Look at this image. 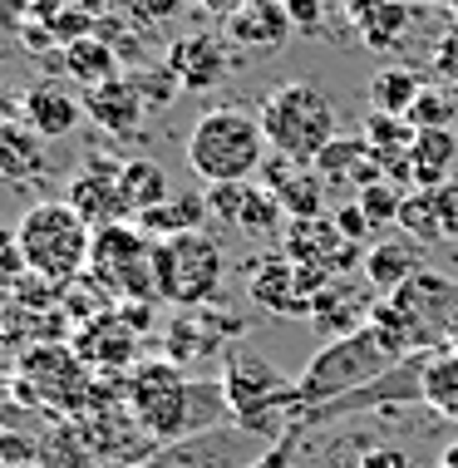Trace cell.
I'll list each match as a JSON object with an SVG mask.
<instances>
[{"mask_svg":"<svg viewBox=\"0 0 458 468\" xmlns=\"http://www.w3.org/2000/svg\"><path fill=\"white\" fill-rule=\"evenodd\" d=\"M257 183L266 187V193H276L286 218H321L325 212V183H321V173H315L311 163H291L282 154H266Z\"/></svg>","mask_w":458,"mask_h":468,"instance_id":"cell-18","label":"cell"},{"mask_svg":"<svg viewBox=\"0 0 458 468\" xmlns=\"http://www.w3.org/2000/svg\"><path fill=\"white\" fill-rule=\"evenodd\" d=\"M453 119H458V90H449V84H424V94L414 99L410 113H404V123H410L414 133L453 129Z\"/></svg>","mask_w":458,"mask_h":468,"instance_id":"cell-35","label":"cell"},{"mask_svg":"<svg viewBox=\"0 0 458 468\" xmlns=\"http://www.w3.org/2000/svg\"><path fill=\"white\" fill-rule=\"evenodd\" d=\"M424 404L443 420H458V350H434L424 360Z\"/></svg>","mask_w":458,"mask_h":468,"instance_id":"cell-30","label":"cell"},{"mask_svg":"<svg viewBox=\"0 0 458 468\" xmlns=\"http://www.w3.org/2000/svg\"><path fill=\"white\" fill-rule=\"evenodd\" d=\"M227 65H232V55H227V45L212 40V35H183V40H173L168 55H163V69L177 80L183 94L218 90L227 80Z\"/></svg>","mask_w":458,"mask_h":468,"instance_id":"cell-17","label":"cell"},{"mask_svg":"<svg viewBox=\"0 0 458 468\" xmlns=\"http://www.w3.org/2000/svg\"><path fill=\"white\" fill-rule=\"evenodd\" d=\"M449 346H453V350H458V325H453V340H449Z\"/></svg>","mask_w":458,"mask_h":468,"instance_id":"cell-49","label":"cell"},{"mask_svg":"<svg viewBox=\"0 0 458 468\" xmlns=\"http://www.w3.org/2000/svg\"><path fill=\"white\" fill-rule=\"evenodd\" d=\"M424 74L410 69V65H385L370 80V109L375 113H389V119H404L414 109V99L424 94Z\"/></svg>","mask_w":458,"mask_h":468,"instance_id":"cell-28","label":"cell"},{"mask_svg":"<svg viewBox=\"0 0 458 468\" xmlns=\"http://www.w3.org/2000/svg\"><path fill=\"white\" fill-rule=\"evenodd\" d=\"M0 5H5V0H0Z\"/></svg>","mask_w":458,"mask_h":468,"instance_id":"cell-51","label":"cell"},{"mask_svg":"<svg viewBox=\"0 0 458 468\" xmlns=\"http://www.w3.org/2000/svg\"><path fill=\"white\" fill-rule=\"evenodd\" d=\"M123 399H129L138 434L163 449L183 444V439H197L208 429H222L232 420L222 379H193L187 370H177L173 360L133 365L129 385H123Z\"/></svg>","mask_w":458,"mask_h":468,"instance_id":"cell-1","label":"cell"},{"mask_svg":"<svg viewBox=\"0 0 458 468\" xmlns=\"http://www.w3.org/2000/svg\"><path fill=\"white\" fill-rule=\"evenodd\" d=\"M410 16H414L410 0H375L370 16L355 25V35H360L370 49H394V40L410 30Z\"/></svg>","mask_w":458,"mask_h":468,"instance_id":"cell-31","label":"cell"},{"mask_svg":"<svg viewBox=\"0 0 458 468\" xmlns=\"http://www.w3.org/2000/svg\"><path fill=\"white\" fill-rule=\"evenodd\" d=\"M330 222H336V232L346 237V242H355V247H375L370 237H375V222L360 212V202H346V207H336L330 212Z\"/></svg>","mask_w":458,"mask_h":468,"instance_id":"cell-39","label":"cell"},{"mask_svg":"<svg viewBox=\"0 0 458 468\" xmlns=\"http://www.w3.org/2000/svg\"><path fill=\"white\" fill-rule=\"evenodd\" d=\"M0 267H5V271L25 267V261H20V247H16V237H10V232H0Z\"/></svg>","mask_w":458,"mask_h":468,"instance_id":"cell-46","label":"cell"},{"mask_svg":"<svg viewBox=\"0 0 458 468\" xmlns=\"http://www.w3.org/2000/svg\"><path fill=\"white\" fill-rule=\"evenodd\" d=\"M266 133L261 119L247 109H208L187 129V168L208 187L218 183H257L266 163Z\"/></svg>","mask_w":458,"mask_h":468,"instance_id":"cell-3","label":"cell"},{"mask_svg":"<svg viewBox=\"0 0 458 468\" xmlns=\"http://www.w3.org/2000/svg\"><path fill=\"white\" fill-rule=\"evenodd\" d=\"M399 227L410 242H443V218H439V193L434 187H414L404 193V207H399Z\"/></svg>","mask_w":458,"mask_h":468,"instance_id":"cell-32","label":"cell"},{"mask_svg":"<svg viewBox=\"0 0 458 468\" xmlns=\"http://www.w3.org/2000/svg\"><path fill=\"white\" fill-rule=\"evenodd\" d=\"M0 178H10V183L45 178L40 133H30L20 119H5V113H0Z\"/></svg>","mask_w":458,"mask_h":468,"instance_id":"cell-25","label":"cell"},{"mask_svg":"<svg viewBox=\"0 0 458 468\" xmlns=\"http://www.w3.org/2000/svg\"><path fill=\"white\" fill-rule=\"evenodd\" d=\"M0 459H5L10 468L40 463V459H35V444H30V439H20V434H5V439H0Z\"/></svg>","mask_w":458,"mask_h":468,"instance_id":"cell-44","label":"cell"},{"mask_svg":"<svg viewBox=\"0 0 458 468\" xmlns=\"http://www.w3.org/2000/svg\"><path fill=\"white\" fill-rule=\"evenodd\" d=\"M65 202L94 227V232L99 227H113V222H133L129 207H123V197H119V163H109V158H94L89 168L74 173L69 187H65Z\"/></svg>","mask_w":458,"mask_h":468,"instance_id":"cell-16","label":"cell"},{"mask_svg":"<svg viewBox=\"0 0 458 468\" xmlns=\"http://www.w3.org/2000/svg\"><path fill=\"white\" fill-rule=\"evenodd\" d=\"M434 468H458V444H443V453L434 459Z\"/></svg>","mask_w":458,"mask_h":468,"instance_id":"cell-47","label":"cell"},{"mask_svg":"<svg viewBox=\"0 0 458 468\" xmlns=\"http://www.w3.org/2000/svg\"><path fill=\"white\" fill-rule=\"evenodd\" d=\"M449 10H453V20H458V0H449Z\"/></svg>","mask_w":458,"mask_h":468,"instance_id":"cell-48","label":"cell"},{"mask_svg":"<svg viewBox=\"0 0 458 468\" xmlns=\"http://www.w3.org/2000/svg\"><path fill=\"white\" fill-rule=\"evenodd\" d=\"M370 311H375V301H360L350 286L330 282V286L321 291V301H315V315H311V321L321 325V331H330V335H350V331H360V325L370 321Z\"/></svg>","mask_w":458,"mask_h":468,"instance_id":"cell-29","label":"cell"},{"mask_svg":"<svg viewBox=\"0 0 458 468\" xmlns=\"http://www.w3.org/2000/svg\"><path fill=\"white\" fill-rule=\"evenodd\" d=\"M202 218H208V197L202 193H173L168 202H158L153 212L138 218V232L148 242H173V237L202 232Z\"/></svg>","mask_w":458,"mask_h":468,"instance_id":"cell-23","label":"cell"},{"mask_svg":"<svg viewBox=\"0 0 458 468\" xmlns=\"http://www.w3.org/2000/svg\"><path fill=\"white\" fill-rule=\"evenodd\" d=\"M453 158H458L453 129H424V133H414V144H410L414 187H443V183H453Z\"/></svg>","mask_w":458,"mask_h":468,"instance_id":"cell-24","label":"cell"},{"mask_svg":"<svg viewBox=\"0 0 458 468\" xmlns=\"http://www.w3.org/2000/svg\"><path fill=\"white\" fill-rule=\"evenodd\" d=\"M282 5H286V16H291V25H296V30H305V35L321 30L325 0H282Z\"/></svg>","mask_w":458,"mask_h":468,"instance_id":"cell-43","label":"cell"},{"mask_svg":"<svg viewBox=\"0 0 458 468\" xmlns=\"http://www.w3.org/2000/svg\"><path fill=\"white\" fill-rule=\"evenodd\" d=\"M266 459L261 439L247 434V429H208L197 439H183V444H168L148 459V468H257Z\"/></svg>","mask_w":458,"mask_h":468,"instance_id":"cell-11","label":"cell"},{"mask_svg":"<svg viewBox=\"0 0 458 468\" xmlns=\"http://www.w3.org/2000/svg\"><path fill=\"white\" fill-rule=\"evenodd\" d=\"M282 257L301 261V267H315V271H325L340 282L355 261H365V247L346 242V237L336 232V222H330V212H321V218H286Z\"/></svg>","mask_w":458,"mask_h":468,"instance_id":"cell-12","label":"cell"},{"mask_svg":"<svg viewBox=\"0 0 458 468\" xmlns=\"http://www.w3.org/2000/svg\"><path fill=\"white\" fill-rule=\"evenodd\" d=\"M365 282H370L379 296H394L399 286H410L419 271V242H410V237H389V242H375L365 247V261H360Z\"/></svg>","mask_w":458,"mask_h":468,"instance_id":"cell-22","label":"cell"},{"mask_svg":"<svg viewBox=\"0 0 458 468\" xmlns=\"http://www.w3.org/2000/svg\"><path fill=\"white\" fill-rule=\"evenodd\" d=\"M119 5H123V16L138 20V25H163V20L177 16L183 0H119Z\"/></svg>","mask_w":458,"mask_h":468,"instance_id":"cell-41","label":"cell"},{"mask_svg":"<svg viewBox=\"0 0 458 468\" xmlns=\"http://www.w3.org/2000/svg\"><path fill=\"white\" fill-rule=\"evenodd\" d=\"M360 212L370 218L375 227H389V222H399V207H404V193L394 183H375V187H360Z\"/></svg>","mask_w":458,"mask_h":468,"instance_id":"cell-36","label":"cell"},{"mask_svg":"<svg viewBox=\"0 0 458 468\" xmlns=\"http://www.w3.org/2000/svg\"><path fill=\"white\" fill-rule=\"evenodd\" d=\"M336 282V276L315 271V267H301V261L291 257H266L257 271H251V301H257L261 311L272 315H286V321H296V315H315V301H321V291Z\"/></svg>","mask_w":458,"mask_h":468,"instance_id":"cell-10","label":"cell"},{"mask_svg":"<svg viewBox=\"0 0 458 468\" xmlns=\"http://www.w3.org/2000/svg\"><path fill=\"white\" fill-rule=\"evenodd\" d=\"M370 321L385 325L410 356H434V350H443V340H453L458 282L443 271H419L410 286H399L394 296L375 301Z\"/></svg>","mask_w":458,"mask_h":468,"instance_id":"cell-5","label":"cell"},{"mask_svg":"<svg viewBox=\"0 0 458 468\" xmlns=\"http://www.w3.org/2000/svg\"><path fill=\"white\" fill-rule=\"evenodd\" d=\"M59 65H65V74L80 90H99V84L119 80V49H113L104 35H84V40H74L59 49Z\"/></svg>","mask_w":458,"mask_h":468,"instance_id":"cell-26","label":"cell"},{"mask_svg":"<svg viewBox=\"0 0 458 468\" xmlns=\"http://www.w3.org/2000/svg\"><path fill=\"white\" fill-rule=\"evenodd\" d=\"M89 282L104 291L109 301L129 306V301H158L153 282V242L138 232V222H113L94 232L89 247Z\"/></svg>","mask_w":458,"mask_h":468,"instance_id":"cell-7","label":"cell"},{"mask_svg":"<svg viewBox=\"0 0 458 468\" xmlns=\"http://www.w3.org/2000/svg\"><path fill=\"white\" fill-rule=\"evenodd\" d=\"M45 25H49V35H55L59 49L74 45V40H84V35H94V16H89L84 5H59Z\"/></svg>","mask_w":458,"mask_h":468,"instance_id":"cell-37","label":"cell"},{"mask_svg":"<svg viewBox=\"0 0 458 468\" xmlns=\"http://www.w3.org/2000/svg\"><path fill=\"white\" fill-rule=\"evenodd\" d=\"M257 119H261L266 148L291 158V163H315L321 148L340 133L336 104H330V94L311 80H291V84L266 90Z\"/></svg>","mask_w":458,"mask_h":468,"instance_id":"cell-6","label":"cell"},{"mask_svg":"<svg viewBox=\"0 0 458 468\" xmlns=\"http://www.w3.org/2000/svg\"><path fill=\"white\" fill-rule=\"evenodd\" d=\"M119 197H123V207H129V218L138 222L144 212H153L158 202H168V173L158 168V163H148V158H129V163H119Z\"/></svg>","mask_w":458,"mask_h":468,"instance_id":"cell-27","label":"cell"},{"mask_svg":"<svg viewBox=\"0 0 458 468\" xmlns=\"http://www.w3.org/2000/svg\"><path fill=\"white\" fill-rule=\"evenodd\" d=\"M30 468H40V463H30Z\"/></svg>","mask_w":458,"mask_h":468,"instance_id":"cell-50","label":"cell"},{"mask_svg":"<svg viewBox=\"0 0 458 468\" xmlns=\"http://www.w3.org/2000/svg\"><path fill=\"white\" fill-rule=\"evenodd\" d=\"M16 247L25 271L40 276V286H74L89 271L94 227L69 202H35L16 227Z\"/></svg>","mask_w":458,"mask_h":468,"instance_id":"cell-4","label":"cell"},{"mask_svg":"<svg viewBox=\"0 0 458 468\" xmlns=\"http://www.w3.org/2000/svg\"><path fill=\"white\" fill-rule=\"evenodd\" d=\"M360 468H410V459H404V449H370Z\"/></svg>","mask_w":458,"mask_h":468,"instance_id":"cell-45","label":"cell"},{"mask_svg":"<svg viewBox=\"0 0 458 468\" xmlns=\"http://www.w3.org/2000/svg\"><path fill=\"white\" fill-rule=\"evenodd\" d=\"M404 360H410V350L375 321H365L360 331H350V335H336L325 350H315L311 365H305L301 379H296L301 420L315 410H325V404L355 395V389L375 385V379H385L389 370H399Z\"/></svg>","mask_w":458,"mask_h":468,"instance_id":"cell-2","label":"cell"},{"mask_svg":"<svg viewBox=\"0 0 458 468\" xmlns=\"http://www.w3.org/2000/svg\"><path fill=\"white\" fill-rule=\"evenodd\" d=\"M80 104H84V119L89 123H99L104 133H138V123H144V94H138V84H133V74H119V80H109V84H99V90H84L80 94Z\"/></svg>","mask_w":458,"mask_h":468,"instance_id":"cell-19","label":"cell"},{"mask_svg":"<svg viewBox=\"0 0 458 468\" xmlns=\"http://www.w3.org/2000/svg\"><path fill=\"white\" fill-rule=\"evenodd\" d=\"M434 74H439V84L458 90V30H449V35L434 45Z\"/></svg>","mask_w":458,"mask_h":468,"instance_id":"cell-42","label":"cell"},{"mask_svg":"<svg viewBox=\"0 0 458 468\" xmlns=\"http://www.w3.org/2000/svg\"><path fill=\"white\" fill-rule=\"evenodd\" d=\"M410 5H414V0H410Z\"/></svg>","mask_w":458,"mask_h":468,"instance_id":"cell-52","label":"cell"},{"mask_svg":"<svg viewBox=\"0 0 458 468\" xmlns=\"http://www.w3.org/2000/svg\"><path fill=\"white\" fill-rule=\"evenodd\" d=\"M232 335H241V321H232V315H208V306L177 311L168 325V360L193 375V365L218 360Z\"/></svg>","mask_w":458,"mask_h":468,"instance_id":"cell-14","label":"cell"},{"mask_svg":"<svg viewBox=\"0 0 458 468\" xmlns=\"http://www.w3.org/2000/svg\"><path fill=\"white\" fill-rule=\"evenodd\" d=\"M74 356H80L94 375H119V370H133V356H138V325L123 315L119 306H109L104 315L80 325V335L69 340Z\"/></svg>","mask_w":458,"mask_h":468,"instance_id":"cell-13","label":"cell"},{"mask_svg":"<svg viewBox=\"0 0 458 468\" xmlns=\"http://www.w3.org/2000/svg\"><path fill=\"white\" fill-rule=\"evenodd\" d=\"M365 154H370V148H365L360 133H336V138L321 148V158H315L311 168L321 173L325 187H336V183H350V178H355V168H360Z\"/></svg>","mask_w":458,"mask_h":468,"instance_id":"cell-33","label":"cell"},{"mask_svg":"<svg viewBox=\"0 0 458 468\" xmlns=\"http://www.w3.org/2000/svg\"><path fill=\"white\" fill-rule=\"evenodd\" d=\"M59 5H65V0H5V5H0V20H5L10 30L20 35L25 25H35V20H49Z\"/></svg>","mask_w":458,"mask_h":468,"instance_id":"cell-38","label":"cell"},{"mask_svg":"<svg viewBox=\"0 0 458 468\" xmlns=\"http://www.w3.org/2000/svg\"><path fill=\"white\" fill-rule=\"evenodd\" d=\"M208 212H218L222 222L241 227L247 237H276L286 232V212L282 202H276V193H266L261 183H218L208 187Z\"/></svg>","mask_w":458,"mask_h":468,"instance_id":"cell-15","label":"cell"},{"mask_svg":"<svg viewBox=\"0 0 458 468\" xmlns=\"http://www.w3.org/2000/svg\"><path fill=\"white\" fill-rule=\"evenodd\" d=\"M20 385L30 389L40 404L49 410H65V414H80L89 410V395H94V370L74 356V346H59V340H49V346H30L20 356Z\"/></svg>","mask_w":458,"mask_h":468,"instance_id":"cell-9","label":"cell"},{"mask_svg":"<svg viewBox=\"0 0 458 468\" xmlns=\"http://www.w3.org/2000/svg\"><path fill=\"white\" fill-rule=\"evenodd\" d=\"M153 282H158V301H168L177 311L212 306L222 286V247L208 232L153 242Z\"/></svg>","mask_w":458,"mask_h":468,"instance_id":"cell-8","label":"cell"},{"mask_svg":"<svg viewBox=\"0 0 458 468\" xmlns=\"http://www.w3.org/2000/svg\"><path fill=\"white\" fill-rule=\"evenodd\" d=\"M133 84H138V94H144V104H173V99L183 94L168 69H138Z\"/></svg>","mask_w":458,"mask_h":468,"instance_id":"cell-40","label":"cell"},{"mask_svg":"<svg viewBox=\"0 0 458 468\" xmlns=\"http://www.w3.org/2000/svg\"><path fill=\"white\" fill-rule=\"evenodd\" d=\"M222 25L237 49H282L291 40V30H296L282 0H241Z\"/></svg>","mask_w":458,"mask_h":468,"instance_id":"cell-20","label":"cell"},{"mask_svg":"<svg viewBox=\"0 0 458 468\" xmlns=\"http://www.w3.org/2000/svg\"><path fill=\"white\" fill-rule=\"evenodd\" d=\"M80 119H84V104L59 84H35L20 99V123L40 138H69L80 129Z\"/></svg>","mask_w":458,"mask_h":468,"instance_id":"cell-21","label":"cell"},{"mask_svg":"<svg viewBox=\"0 0 458 468\" xmlns=\"http://www.w3.org/2000/svg\"><path fill=\"white\" fill-rule=\"evenodd\" d=\"M360 138H365V148L385 163V158H404L410 154V144H414V129L404 119H389V113H365V123H360Z\"/></svg>","mask_w":458,"mask_h":468,"instance_id":"cell-34","label":"cell"}]
</instances>
